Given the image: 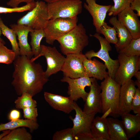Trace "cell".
Returning <instances> with one entry per match:
<instances>
[{
    "mask_svg": "<svg viewBox=\"0 0 140 140\" xmlns=\"http://www.w3.org/2000/svg\"><path fill=\"white\" fill-rule=\"evenodd\" d=\"M93 79L86 76L76 78L64 76L61 81L68 84L67 94L71 99L75 101L81 98L85 102L88 94L85 88L91 86Z\"/></svg>",
    "mask_w": 140,
    "mask_h": 140,
    "instance_id": "8fae6325",
    "label": "cell"
},
{
    "mask_svg": "<svg viewBox=\"0 0 140 140\" xmlns=\"http://www.w3.org/2000/svg\"><path fill=\"white\" fill-rule=\"evenodd\" d=\"M121 86L111 77L104 79L100 86L101 92L102 117L119 115V109Z\"/></svg>",
    "mask_w": 140,
    "mask_h": 140,
    "instance_id": "7a4b0ae2",
    "label": "cell"
},
{
    "mask_svg": "<svg viewBox=\"0 0 140 140\" xmlns=\"http://www.w3.org/2000/svg\"><path fill=\"white\" fill-rule=\"evenodd\" d=\"M13 63L14 69L11 84L17 95L27 93L33 97L41 92L49 80L42 66L20 55L16 56Z\"/></svg>",
    "mask_w": 140,
    "mask_h": 140,
    "instance_id": "6da1fadb",
    "label": "cell"
},
{
    "mask_svg": "<svg viewBox=\"0 0 140 140\" xmlns=\"http://www.w3.org/2000/svg\"><path fill=\"white\" fill-rule=\"evenodd\" d=\"M84 8L92 16L93 24L96 32L99 33L101 27L105 21L107 13L111 5H102L97 4L96 0H85Z\"/></svg>",
    "mask_w": 140,
    "mask_h": 140,
    "instance_id": "5bb4252c",
    "label": "cell"
},
{
    "mask_svg": "<svg viewBox=\"0 0 140 140\" xmlns=\"http://www.w3.org/2000/svg\"><path fill=\"white\" fill-rule=\"evenodd\" d=\"M61 69L64 76L76 78L86 76L83 67V61L86 57L82 52L66 55Z\"/></svg>",
    "mask_w": 140,
    "mask_h": 140,
    "instance_id": "7c38bea8",
    "label": "cell"
},
{
    "mask_svg": "<svg viewBox=\"0 0 140 140\" xmlns=\"http://www.w3.org/2000/svg\"><path fill=\"white\" fill-rule=\"evenodd\" d=\"M35 0H9L7 3L8 6L11 7H18L19 4L21 3L25 2L26 4L34 2Z\"/></svg>",
    "mask_w": 140,
    "mask_h": 140,
    "instance_id": "8d00e7d4",
    "label": "cell"
},
{
    "mask_svg": "<svg viewBox=\"0 0 140 140\" xmlns=\"http://www.w3.org/2000/svg\"><path fill=\"white\" fill-rule=\"evenodd\" d=\"M131 108L135 114L140 115V89L138 88L132 100Z\"/></svg>",
    "mask_w": 140,
    "mask_h": 140,
    "instance_id": "e575fe53",
    "label": "cell"
},
{
    "mask_svg": "<svg viewBox=\"0 0 140 140\" xmlns=\"http://www.w3.org/2000/svg\"><path fill=\"white\" fill-rule=\"evenodd\" d=\"M15 32L18 40L20 55H25L31 59L33 56L28 41L29 33L33 29L25 26L13 24L10 25Z\"/></svg>",
    "mask_w": 140,
    "mask_h": 140,
    "instance_id": "ac0fdd59",
    "label": "cell"
},
{
    "mask_svg": "<svg viewBox=\"0 0 140 140\" xmlns=\"http://www.w3.org/2000/svg\"><path fill=\"white\" fill-rule=\"evenodd\" d=\"M36 5V2L26 4L22 6L8 8L0 6V13H7L14 12H22L30 11L34 8Z\"/></svg>",
    "mask_w": 140,
    "mask_h": 140,
    "instance_id": "d6a6232c",
    "label": "cell"
},
{
    "mask_svg": "<svg viewBox=\"0 0 140 140\" xmlns=\"http://www.w3.org/2000/svg\"><path fill=\"white\" fill-rule=\"evenodd\" d=\"M130 8L132 10L136 11L137 16H140V0H133L130 4Z\"/></svg>",
    "mask_w": 140,
    "mask_h": 140,
    "instance_id": "f35d334b",
    "label": "cell"
},
{
    "mask_svg": "<svg viewBox=\"0 0 140 140\" xmlns=\"http://www.w3.org/2000/svg\"><path fill=\"white\" fill-rule=\"evenodd\" d=\"M30 33L31 36V47L34 57H36L41 52L40 43L42 39L45 38V33L44 29H33Z\"/></svg>",
    "mask_w": 140,
    "mask_h": 140,
    "instance_id": "d4e9b609",
    "label": "cell"
},
{
    "mask_svg": "<svg viewBox=\"0 0 140 140\" xmlns=\"http://www.w3.org/2000/svg\"><path fill=\"white\" fill-rule=\"evenodd\" d=\"M44 96L46 101L53 108L67 114L74 110L75 101L69 97L44 92Z\"/></svg>",
    "mask_w": 140,
    "mask_h": 140,
    "instance_id": "e0dca14e",
    "label": "cell"
},
{
    "mask_svg": "<svg viewBox=\"0 0 140 140\" xmlns=\"http://www.w3.org/2000/svg\"><path fill=\"white\" fill-rule=\"evenodd\" d=\"M44 2H45L47 3H49L53 2L59 0H43Z\"/></svg>",
    "mask_w": 140,
    "mask_h": 140,
    "instance_id": "b9f144b4",
    "label": "cell"
},
{
    "mask_svg": "<svg viewBox=\"0 0 140 140\" xmlns=\"http://www.w3.org/2000/svg\"><path fill=\"white\" fill-rule=\"evenodd\" d=\"M134 76L136 78L137 81L140 82V72L139 71L137 72Z\"/></svg>",
    "mask_w": 140,
    "mask_h": 140,
    "instance_id": "60d3db41",
    "label": "cell"
},
{
    "mask_svg": "<svg viewBox=\"0 0 140 140\" xmlns=\"http://www.w3.org/2000/svg\"><path fill=\"white\" fill-rule=\"evenodd\" d=\"M118 20L128 29L133 39L140 38V21L136 13L129 7L117 15Z\"/></svg>",
    "mask_w": 140,
    "mask_h": 140,
    "instance_id": "9a60e30c",
    "label": "cell"
},
{
    "mask_svg": "<svg viewBox=\"0 0 140 140\" xmlns=\"http://www.w3.org/2000/svg\"><path fill=\"white\" fill-rule=\"evenodd\" d=\"M10 130H6L3 131V132L0 135V140H1L2 138L8 134L10 131Z\"/></svg>",
    "mask_w": 140,
    "mask_h": 140,
    "instance_id": "ab89813d",
    "label": "cell"
},
{
    "mask_svg": "<svg viewBox=\"0 0 140 140\" xmlns=\"http://www.w3.org/2000/svg\"><path fill=\"white\" fill-rule=\"evenodd\" d=\"M133 0H113L114 4L111 5L108 12L109 16H116L120 12L129 7Z\"/></svg>",
    "mask_w": 140,
    "mask_h": 140,
    "instance_id": "1f68e13d",
    "label": "cell"
},
{
    "mask_svg": "<svg viewBox=\"0 0 140 140\" xmlns=\"http://www.w3.org/2000/svg\"><path fill=\"white\" fill-rule=\"evenodd\" d=\"M53 140H76L72 128L56 131L52 137Z\"/></svg>",
    "mask_w": 140,
    "mask_h": 140,
    "instance_id": "836d02e7",
    "label": "cell"
},
{
    "mask_svg": "<svg viewBox=\"0 0 140 140\" xmlns=\"http://www.w3.org/2000/svg\"><path fill=\"white\" fill-rule=\"evenodd\" d=\"M77 17L73 18H58L50 19L44 29L46 43L53 45L55 40L72 29L77 25Z\"/></svg>",
    "mask_w": 140,
    "mask_h": 140,
    "instance_id": "52a82bcc",
    "label": "cell"
},
{
    "mask_svg": "<svg viewBox=\"0 0 140 140\" xmlns=\"http://www.w3.org/2000/svg\"><path fill=\"white\" fill-rule=\"evenodd\" d=\"M109 22L115 28L117 33L118 40L115 47L118 52L126 47L133 38L129 31L118 20L116 16L111 17Z\"/></svg>",
    "mask_w": 140,
    "mask_h": 140,
    "instance_id": "ffe728a7",
    "label": "cell"
},
{
    "mask_svg": "<svg viewBox=\"0 0 140 140\" xmlns=\"http://www.w3.org/2000/svg\"><path fill=\"white\" fill-rule=\"evenodd\" d=\"M25 127L18 128L11 130L7 135L3 137L1 140H31L32 137L28 132Z\"/></svg>",
    "mask_w": 140,
    "mask_h": 140,
    "instance_id": "4316f807",
    "label": "cell"
},
{
    "mask_svg": "<svg viewBox=\"0 0 140 140\" xmlns=\"http://www.w3.org/2000/svg\"><path fill=\"white\" fill-rule=\"evenodd\" d=\"M31 95L28 93H23L14 101L15 107L18 109H23L28 107H36L37 102L33 99Z\"/></svg>",
    "mask_w": 140,
    "mask_h": 140,
    "instance_id": "83f0119b",
    "label": "cell"
},
{
    "mask_svg": "<svg viewBox=\"0 0 140 140\" xmlns=\"http://www.w3.org/2000/svg\"><path fill=\"white\" fill-rule=\"evenodd\" d=\"M39 125L37 121L26 119H19L17 120L10 121L5 123L0 124V131L6 130H11L22 127L28 128L31 132L38 129Z\"/></svg>",
    "mask_w": 140,
    "mask_h": 140,
    "instance_id": "cb8c5ba5",
    "label": "cell"
},
{
    "mask_svg": "<svg viewBox=\"0 0 140 140\" xmlns=\"http://www.w3.org/2000/svg\"><path fill=\"white\" fill-rule=\"evenodd\" d=\"M132 79L121 86L119 109V115L129 113L131 110V104L136 88Z\"/></svg>",
    "mask_w": 140,
    "mask_h": 140,
    "instance_id": "2e32d148",
    "label": "cell"
},
{
    "mask_svg": "<svg viewBox=\"0 0 140 140\" xmlns=\"http://www.w3.org/2000/svg\"><path fill=\"white\" fill-rule=\"evenodd\" d=\"M49 20L47 4L44 1H37L35 7L18 19L17 23L32 29H44Z\"/></svg>",
    "mask_w": 140,
    "mask_h": 140,
    "instance_id": "8992f818",
    "label": "cell"
},
{
    "mask_svg": "<svg viewBox=\"0 0 140 140\" xmlns=\"http://www.w3.org/2000/svg\"><path fill=\"white\" fill-rule=\"evenodd\" d=\"M119 65L114 79L121 86L131 79L140 69V56L128 57L119 53Z\"/></svg>",
    "mask_w": 140,
    "mask_h": 140,
    "instance_id": "ba28073f",
    "label": "cell"
},
{
    "mask_svg": "<svg viewBox=\"0 0 140 140\" xmlns=\"http://www.w3.org/2000/svg\"><path fill=\"white\" fill-rule=\"evenodd\" d=\"M121 121L128 139L135 137L140 131V115L129 113L122 114Z\"/></svg>",
    "mask_w": 140,
    "mask_h": 140,
    "instance_id": "7402d4cb",
    "label": "cell"
},
{
    "mask_svg": "<svg viewBox=\"0 0 140 140\" xmlns=\"http://www.w3.org/2000/svg\"><path fill=\"white\" fill-rule=\"evenodd\" d=\"M41 50L39 55L36 57H32L30 60L33 62L40 57L44 56L47 64L45 73L48 78L61 71L66 57L62 55L55 47H51L44 45H41Z\"/></svg>",
    "mask_w": 140,
    "mask_h": 140,
    "instance_id": "30bf717a",
    "label": "cell"
},
{
    "mask_svg": "<svg viewBox=\"0 0 140 140\" xmlns=\"http://www.w3.org/2000/svg\"><path fill=\"white\" fill-rule=\"evenodd\" d=\"M91 134L95 140H110L106 118L94 117L91 126Z\"/></svg>",
    "mask_w": 140,
    "mask_h": 140,
    "instance_id": "44dd1931",
    "label": "cell"
},
{
    "mask_svg": "<svg viewBox=\"0 0 140 140\" xmlns=\"http://www.w3.org/2000/svg\"><path fill=\"white\" fill-rule=\"evenodd\" d=\"M83 64L86 76L88 77L102 80L108 76L105 65L95 58L92 60L86 57Z\"/></svg>",
    "mask_w": 140,
    "mask_h": 140,
    "instance_id": "d6986e66",
    "label": "cell"
},
{
    "mask_svg": "<svg viewBox=\"0 0 140 140\" xmlns=\"http://www.w3.org/2000/svg\"><path fill=\"white\" fill-rule=\"evenodd\" d=\"M90 36L94 37L98 39L100 44L101 48L97 52L90 50L86 52L85 55L89 59H91L94 57H97L104 62L108 70V76L114 79L115 74L119 66L118 59L113 60L110 57L109 52L112 50L110 44L105 38H103L100 34L96 33L93 35L90 34Z\"/></svg>",
    "mask_w": 140,
    "mask_h": 140,
    "instance_id": "9c48e42d",
    "label": "cell"
},
{
    "mask_svg": "<svg viewBox=\"0 0 140 140\" xmlns=\"http://www.w3.org/2000/svg\"><path fill=\"white\" fill-rule=\"evenodd\" d=\"M0 27L2 34L6 37L10 41L12 50L15 53L16 56L19 55V49L17 40L16 34L12 29L9 28L5 25L0 16Z\"/></svg>",
    "mask_w": 140,
    "mask_h": 140,
    "instance_id": "484cf974",
    "label": "cell"
},
{
    "mask_svg": "<svg viewBox=\"0 0 140 140\" xmlns=\"http://www.w3.org/2000/svg\"><path fill=\"white\" fill-rule=\"evenodd\" d=\"M22 110L23 117L25 119L37 121L38 113L37 107H28L23 109Z\"/></svg>",
    "mask_w": 140,
    "mask_h": 140,
    "instance_id": "d590c367",
    "label": "cell"
},
{
    "mask_svg": "<svg viewBox=\"0 0 140 140\" xmlns=\"http://www.w3.org/2000/svg\"><path fill=\"white\" fill-rule=\"evenodd\" d=\"M1 34H2V31H1V28L0 27V41L2 42H3V43H5V42L4 41L3 39H2L1 37Z\"/></svg>",
    "mask_w": 140,
    "mask_h": 140,
    "instance_id": "7bdbcfd3",
    "label": "cell"
},
{
    "mask_svg": "<svg viewBox=\"0 0 140 140\" xmlns=\"http://www.w3.org/2000/svg\"><path fill=\"white\" fill-rule=\"evenodd\" d=\"M90 90L87 96L83 111L86 114L101 113L102 102L101 89L97 80L93 78Z\"/></svg>",
    "mask_w": 140,
    "mask_h": 140,
    "instance_id": "4fadbf2b",
    "label": "cell"
},
{
    "mask_svg": "<svg viewBox=\"0 0 140 140\" xmlns=\"http://www.w3.org/2000/svg\"><path fill=\"white\" fill-rule=\"evenodd\" d=\"M118 52L128 57L140 56V38L136 39H132L126 47Z\"/></svg>",
    "mask_w": 140,
    "mask_h": 140,
    "instance_id": "f1b7e54d",
    "label": "cell"
},
{
    "mask_svg": "<svg viewBox=\"0 0 140 140\" xmlns=\"http://www.w3.org/2000/svg\"><path fill=\"white\" fill-rule=\"evenodd\" d=\"M74 110L75 117H70V118L73 122L72 128L76 140H95L91 134V127L96 113H85L75 102Z\"/></svg>",
    "mask_w": 140,
    "mask_h": 140,
    "instance_id": "5b68a950",
    "label": "cell"
},
{
    "mask_svg": "<svg viewBox=\"0 0 140 140\" xmlns=\"http://www.w3.org/2000/svg\"><path fill=\"white\" fill-rule=\"evenodd\" d=\"M61 52L66 55L82 52L89 44V38L84 26L81 23L57 40Z\"/></svg>",
    "mask_w": 140,
    "mask_h": 140,
    "instance_id": "3957f363",
    "label": "cell"
},
{
    "mask_svg": "<svg viewBox=\"0 0 140 140\" xmlns=\"http://www.w3.org/2000/svg\"><path fill=\"white\" fill-rule=\"evenodd\" d=\"M99 33L104 35L105 39L109 43L116 44L118 39L115 29L114 27L108 25L105 21L101 27Z\"/></svg>",
    "mask_w": 140,
    "mask_h": 140,
    "instance_id": "f546056e",
    "label": "cell"
},
{
    "mask_svg": "<svg viewBox=\"0 0 140 140\" xmlns=\"http://www.w3.org/2000/svg\"><path fill=\"white\" fill-rule=\"evenodd\" d=\"M5 43L0 41V63L9 64L13 62L16 57L15 53L4 45Z\"/></svg>",
    "mask_w": 140,
    "mask_h": 140,
    "instance_id": "4dcf8cb0",
    "label": "cell"
},
{
    "mask_svg": "<svg viewBox=\"0 0 140 140\" xmlns=\"http://www.w3.org/2000/svg\"><path fill=\"white\" fill-rule=\"evenodd\" d=\"M21 114L18 110L13 109L11 110L8 115V118L10 121H15L20 119Z\"/></svg>",
    "mask_w": 140,
    "mask_h": 140,
    "instance_id": "74e56055",
    "label": "cell"
},
{
    "mask_svg": "<svg viewBox=\"0 0 140 140\" xmlns=\"http://www.w3.org/2000/svg\"><path fill=\"white\" fill-rule=\"evenodd\" d=\"M110 140H128L122 122L115 118H106Z\"/></svg>",
    "mask_w": 140,
    "mask_h": 140,
    "instance_id": "603a6c76",
    "label": "cell"
},
{
    "mask_svg": "<svg viewBox=\"0 0 140 140\" xmlns=\"http://www.w3.org/2000/svg\"><path fill=\"white\" fill-rule=\"evenodd\" d=\"M47 5L50 20L77 17L82 8L80 0H59L47 3Z\"/></svg>",
    "mask_w": 140,
    "mask_h": 140,
    "instance_id": "277c9868",
    "label": "cell"
}]
</instances>
